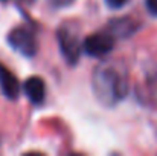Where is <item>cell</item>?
Returning a JSON list of instances; mask_svg holds the SVG:
<instances>
[{
	"label": "cell",
	"instance_id": "cell-1",
	"mask_svg": "<svg viewBox=\"0 0 157 156\" xmlns=\"http://www.w3.org/2000/svg\"><path fill=\"white\" fill-rule=\"evenodd\" d=\"M93 90L102 104L113 106L127 95V83L117 69L102 64L93 74Z\"/></svg>",
	"mask_w": 157,
	"mask_h": 156
},
{
	"label": "cell",
	"instance_id": "cell-2",
	"mask_svg": "<svg viewBox=\"0 0 157 156\" xmlns=\"http://www.w3.org/2000/svg\"><path fill=\"white\" fill-rule=\"evenodd\" d=\"M56 38H58L61 54L64 55L67 63L76 64L81 57V51H82V43H81L78 34L72 29V26L69 23H66L56 31Z\"/></svg>",
	"mask_w": 157,
	"mask_h": 156
},
{
	"label": "cell",
	"instance_id": "cell-3",
	"mask_svg": "<svg viewBox=\"0 0 157 156\" xmlns=\"http://www.w3.org/2000/svg\"><path fill=\"white\" fill-rule=\"evenodd\" d=\"M8 43L11 45L12 49L20 52L25 57H34L37 54V40L35 35L31 29L20 26L15 28L9 32L8 35Z\"/></svg>",
	"mask_w": 157,
	"mask_h": 156
},
{
	"label": "cell",
	"instance_id": "cell-4",
	"mask_svg": "<svg viewBox=\"0 0 157 156\" xmlns=\"http://www.w3.org/2000/svg\"><path fill=\"white\" fill-rule=\"evenodd\" d=\"M114 37L111 34H92L82 42V49L90 57H104L113 51Z\"/></svg>",
	"mask_w": 157,
	"mask_h": 156
},
{
	"label": "cell",
	"instance_id": "cell-5",
	"mask_svg": "<svg viewBox=\"0 0 157 156\" xmlns=\"http://www.w3.org/2000/svg\"><path fill=\"white\" fill-rule=\"evenodd\" d=\"M0 87L5 97H8L9 100H15L20 95V83L17 77L3 64H0Z\"/></svg>",
	"mask_w": 157,
	"mask_h": 156
},
{
	"label": "cell",
	"instance_id": "cell-6",
	"mask_svg": "<svg viewBox=\"0 0 157 156\" xmlns=\"http://www.w3.org/2000/svg\"><path fill=\"white\" fill-rule=\"evenodd\" d=\"M25 94L34 104H41L44 101L46 89H44V81L40 77H31L25 81Z\"/></svg>",
	"mask_w": 157,
	"mask_h": 156
},
{
	"label": "cell",
	"instance_id": "cell-7",
	"mask_svg": "<svg viewBox=\"0 0 157 156\" xmlns=\"http://www.w3.org/2000/svg\"><path fill=\"white\" fill-rule=\"evenodd\" d=\"M133 20H128V18H121V20H113V23H111V29H113V32L114 34H121V35H130V34H133L137 28H139V25H136V26H133Z\"/></svg>",
	"mask_w": 157,
	"mask_h": 156
},
{
	"label": "cell",
	"instance_id": "cell-8",
	"mask_svg": "<svg viewBox=\"0 0 157 156\" xmlns=\"http://www.w3.org/2000/svg\"><path fill=\"white\" fill-rule=\"evenodd\" d=\"M105 3H107V6L111 8V9H119V8L125 6V5L128 3V0H105Z\"/></svg>",
	"mask_w": 157,
	"mask_h": 156
},
{
	"label": "cell",
	"instance_id": "cell-9",
	"mask_svg": "<svg viewBox=\"0 0 157 156\" xmlns=\"http://www.w3.org/2000/svg\"><path fill=\"white\" fill-rule=\"evenodd\" d=\"M145 5H147V9L151 15H156L157 17V0H145Z\"/></svg>",
	"mask_w": 157,
	"mask_h": 156
},
{
	"label": "cell",
	"instance_id": "cell-10",
	"mask_svg": "<svg viewBox=\"0 0 157 156\" xmlns=\"http://www.w3.org/2000/svg\"><path fill=\"white\" fill-rule=\"evenodd\" d=\"M55 6H67L70 3H73L75 0H51Z\"/></svg>",
	"mask_w": 157,
	"mask_h": 156
},
{
	"label": "cell",
	"instance_id": "cell-11",
	"mask_svg": "<svg viewBox=\"0 0 157 156\" xmlns=\"http://www.w3.org/2000/svg\"><path fill=\"white\" fill-rule=\"evenodd\" d=\"M28 2H32V0H28Z\"/></svg>",
	"mask_w": 157,
	"mask_h": 156
},
{
	"label": "cell",
	"instance_id": "cell-12",
	"mask_svg": "<svg viewBox=\"0 0 157 156\" xmlns=\"http://www.w3.org/2000/svg\"><path fill=\"white\" fill-rule=\"evenodd\" d=\"M2 2H5V0H2Z\"/></svg>",
	"mask_w": 157,
	"mask_h": 156
}]
</instances>
